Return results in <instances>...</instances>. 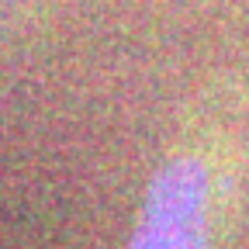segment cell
Here are the masks:
<instances>
[{
	"instance_id": "7a4b0ae2",
	"label": "cell",
	"mask_w": 249,
	"mask_h": 249,
	"mask_svg": "<svg viewBox=\"0 0 249 249\" xmlns=\"http://www.w3.org/2000/svg\"><path fill=\"white\" fill-rule=\"evenodd\" d=\"M0 31H4V0H0Z\"/></svg>"
},
{
	"instance_id": "6da1fadb",
	"label": "cell",
	"mask_w": 249,
	"mask_h": 249,
	"mask_svg": "<svg viewBox=\"0 0 249 249\" xmlns=\"http://www.w3.org/2000/svg\"><path fill=\"white\" fill-rule=\"evenodd\" d=\"M128 249H211V170L201 156L183 152L156 170Z\"/></svg>"
}]
</instances>
